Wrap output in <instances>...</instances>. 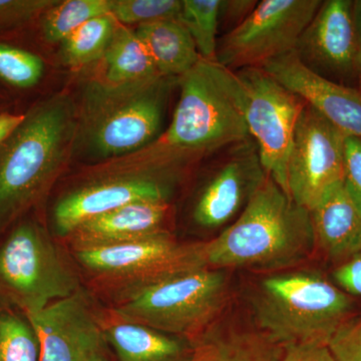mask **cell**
I'll return each instance as SVG.
<instances>
[{
    "instance_id": "obj_17",
    "label": "cell",
    "mask_w": 361,
    "mask_h": 361,
    "mask_svg": "<svg viewBox=\"0 0 361 361\" xmlns=\"http://www.w3.org/2000/svg\"><path fill=\"white\" fill-rule=\"evenodd\" d=\"M168 211V201L135 202L85 221L66 237L73 251L129 243L167 231Z\"/></svg>"
},
{
    "instance_id": "obj_10",
    "label": "cell",
    "mask_w": 361,
    "mask_h": 361,
    "mask_svg": "<svg viewBox=\"0 0 361 361\" xmlns=\"http://www.w3.org/2000/svg\"><path fill=\"white\" fill-rule=\"evenodd\" d=\"M244 96V116L266 174L288 194L287 165L305 102L262 68L235 71Z\"/></svg>"
},
{
    "instance_id": "obj_13",
    "label": "cell",
    "mask_w": 361,
    "mask_h": 361,
    "mask_svg": "<svg viewBox=\"0 0 361 361\" xmlns=\"http://www.w3.org/2000/svg\"><path fill=\"white\" fill-rule=\"evenodd\" d=\"M195 201L192 218L206 229H217L238 218L267 174L252 137L228 147Z\"/></svg>"
},
{
    "instance_id": "obj_36",
    "label": "cell",
    "mask_w": 361,
    "mask_h": 361,
    "mask_svg": "<svg viewBox=\"0 0 361 361\" xmlns=\"http://www.w3.org/2000/svg\"><path fill=\"white\" fill-rule=\"evenodd\" d=\"M356 73H357L358 78H360L361 89V47L360 49V51H358L357 61H356Z\"/></svg>"
},
{
    "instance_id": "obj_31",
    "label": "cell",
    "mask_w": 361,
    "mask_h": 361,
    "mask_svg": "<svg viewBox=\"0 0 361 361\" xmlns=\"http://www.w3.org/2000/svg\"><path fill=\"white\" fill-rule=\"evenodd\" d=\"M343 185L361 211V139L346 137Z\"/></svg>"
},
{
    "instance_id": "obj_30",
    "label": "cell",
    "mask_w": 361,
    "mask_h": 361,
    "mask_svg": "<svg viewBox=\"0 0 361 361\" xmlns=\"http://www.w3.org/2000/svg\"><path fill=\"white\" fill-rule=\"evenodd\" d=\"M56 4L58 0H0V28L28 23Z\"/></svg>"
},
{
    "instance_id": "obj_7",
    "label": "cell",
    "mask_w": 361,
    "mask_h": 361,
    "mask_svg": "<svg viewBox=\"0 0 361 361\" xmlns=\"http://www.w3.org/2000/svg\"><path fill=\"white\" fill-rule=\"evenodd\" d=\"M73 253L85 269L116 292V298L167 278L208 267L205 242L180 243L169 231Z\"/></svg>"
},
{
    "instance_id": "obj_24",
    "label": "cell",
    "mask_w": 361,
    "mask_h": 361,
    "mask_svg": "<svg viewBox=\"0 0 361 361\" xmlns=\"http://www.w3.org/2000/svg\"><path fill=\"white\" fill-rule=\"evenodd\" d=\"M109 13V0L58 1L42 16V30L47 42L61 44L80 26Z\"/></svg>"
},
{
    "instance_id": "obj_32",
    "label": "cell",
    "mask_w": 361,
    "mask_h": 361,
    "mask_svg": "<svg viewBox=\"0 0 361 361\" xmlns=\"http://www.w3.org/2000/svg\"><path fill=\"white\" fill-rule=\"evenodd\" d=\"M332 276L334 283L348 295L361 296V249L341 261Z\"/></svg>"
},
{
    "instance_id": "obj_34",
    "label": "cell",
    "mask_w": 361,
    "mask_h": 361,
    "mask_svg": "<svg viewBox=\"0 0 361 361\" xmlns=\"http://www.w3.org/2000/svg\"><path fill=\"white\" fill-rule=\"evenodd\" d=\"M279 361H334V358L324 344L295 343L283 346Z\"/></svg>"
},
{
    "instance_id": "obj_8",
    "label": "cell",
    "mask_w": 361,
    "mask_h": 361,
    "mask_svg": "<svg viewBox=\"0 0 361 361\" xmlns=\"http://www.w3.org/2000/svg\"><path fill=\"white\" fill-rule=\"evenodd\" d=\"M0 283L25 313L37 312L80 288L77 274L44 228L16 226L0 247Z\"/></svg>"
},
{
    "instance_id": "obj_1",
    "label": "cell",
    "mask_w": 361,
    "mask_h": 361,
    "mask_svg": "<svg viewBox=\"0 0 361 361\" xmlns=\"http://www.w3.org/2000/svg\"><path fill=\"white\" fill-rule=\"evenodd\" d=\"M180 97L167 130L152 142L176 179L197 161L249 139L236 73L201 59L177 80Z\"/></svg>"
},
{
    "instance_id": "obj_6",
    "label": "cell",
    "mask_w": 361,
    "mask_h": 361,
    "mask_svg": "<svg viewBox=\"0 0 361 361\" xmlns=\"http://www.w3.org/2000/svg\"><path fill=\"white\" fill-rule=\"evenodd\" d=\"M228 292L224 271L201 268L118 297L111 313L195 341L225 307Z\"/></svg>"
},
{
    "instance_id": "obj_2",
    "label": "cell",
    "mask_w": 361,
    "mask_h": 361,
    "mask_svg": "<svg viewBox=\"0 0 361 361\" xmlns=\"http://www.w3.org/2000/svg\"><path fill=\"white\" fill-rule=\"evenodd\" d=\"M205 245L207 265L220 270L291 267L316 247L310 211L269 176L238 218Z\"/></svg>"
},
{
    "instance_id": "obj_21",
    "label": "cell",
    "mask_w": 361,
    "mask_h": 361,
    "mask_svg": "<svg viewBox=\"0 0 361 361\" xmlns=\"http://www.w3.org/2000/svg\"><path fill=\"white\" fill-rule=\"evenodd\" d=\"M283 346L260 330H230L199 337L190 361H279Z\"/></svg>"
},
{
    "instance_id": "obj_12",
    "label": "cell",
    "mask_w": 361,
    "mask_h": 361,
    "mask_svg": "<svg viewBox=\"0 0 361 361\" xmlns=\"http://www.w3.org/2000/svg\"><path fill=\"white\" fill-rule=\"evenodd\" d=\"M346 135L306 104L297 122L287 165L292 200L312 211L343 182Z\"/></svg>"
},
{
    "instance_id": "obj_26",
    "label": "cell",
    "mask_w": 361,
    "mask_h": 361,
    "mask_svg": "<svg viewBox=\"0 0 361 361\" xmlns=\"http://www.w3.org/2000/svg\"><path fill=\"white\" fill-rule=\"evenodd\" d=\"M221 0H183L180 23L191 35L201 59L216 61Z\"/></svg>"
},
{
    "instance_id": "obj_25",
    "label": "cell",
    "mask_w": 361,
    "mask_h": 361,
    "mask_svg": "<svg viewBox=\"0 0 361 361\" xmlns=\"http://www.w3.org/2000/svg\"><path fill=\"white\" fill-rule=\"evenodd\" d=\"M0 361H40L39 342L27 316L0 303Z\"/></svg>"
},
{
    "instance_id": "obj_23",
    "label": "cell",
    "mask_w": 361,
    "mask_h": 361,
    "mask_svg": "<svg viewBox=\"0 0 361 361\" xmlns=\"http://www.w3.org/2000/svg\"><path fill=\"white\" fill-rule=\"evenodd\" d=\"M116 26L118 23L111 14L84 23L61 42V61L71 68H78L104 58Z\"/></svg>"
},
{
    "instance_id": "obj_35",
    "label": "cell",
    "mask_w": 361,
    "mask_h": 361,
    "mask_svg": "<svg viewBox=\"0 0 361 361\" xmlns=\"http://www.w3.org/2000/svg\"><path fill=\"white\" fill-rule=\"evenodd\" d=\"M351 13H353V25L356 39H357L360 49L361 47V0H355L353 1V7H351Z\"/></svg>"
},
{
    "instance_id": "obj_20",
    "label": "cell",
    "mask_w": 361,
    "mask_h": 361,
    "mask_svg": "<svg viewBox=\"0 0 361 361\" xmlns=\"http://www.w3.org/2000/svg\"><path fill=\"white\" fill-rule=\"evenodd\" d=\"M135 32L163 77L179 78L201 59L191 35L180 20L147 23L137 26Z\"/></svg>"
},
{
    "instance_id": "obj_27",
    "label": "cell",
    "mask_w": 361,
    "mask_h": 361,
    "mask_svg": "<svg viewBox=\"0 0 361 361\" xmlns=\"http://www.w3.org/2000/svg\"><path fill=\"white\" fill-rule=\"evenodd\" d=\"M109 13L123 25H147L163 20H180V0H109Z\"/></svg>"
},
{
    "instance_id": "obj_15",
    "label": "cell",
    "mask_w": 361,
    "mask_h": 361,
    "mask_svg": "<svg viewBox=\"0 0 361 361\" xmlns=\"http://www.w3.org/2000/svg\"><path fill=\"white\" fill-rule=\"evenodd\" d=\"M346 137L361 139V90L337 84L304 65L296 51L261 66Z\"/></svg>"
},
{
    "instance_id": "obj_3",
    "label": "cell",
    "mask_w": 361,
    "mask_h": 361,
    "mask_svg": "<svg viewBox=\"0 0 361 361\" xmlns=\"http://www.w3.org/2000/svg\"><path fill=\"white\" fill-rule=\"evenodd\" d=\"M77 110L66 96L45 99L0 147V231L39 200L73 148Z\"/></svg>"
},
{
    "instance_id": "obj_5",
    "label": "cell",
    "mask_w": 361,
    "mask_h": 361,
    "mask_svg": "<svg viewBox=\"0 0 361 361\" xmlns=\"http://www.w3.org/2000/svg\"><path fill=\"white\" fill-rule=\"evenodd\" d=\"M252 305L259 330L281 346L327 345L353 310L350 295L313 271L265 277L259 282Z\"/></svg>"
},
{
    "instance_id": "obj_19",
    "label": "cell",
    "mask_w": 361,
    "mask_h": 361,
    "mask_svg": "<svg viewBox=\"0 0 361 361\" xmlns=\"http://www.w3.org/2000/svg\"><path fill=\"white\" fill-rule=\"evenodd\" d=\"M104 336L120 361H190L195 341L146 325L123 322L111 312L101 319Z\"/></svg>"
},
{
    "instance_id": "obj_29",
    "label": "cell",
    "mask_w": 361,
    "mask_h": 361,
    "mask_svg": "<svg viewBox=\"0 0 361 361\" xmlns=\"http://www.w3.org/2000/svg\"><path fill=\"white\" fill-rule=\"evenodd\" d=\"M327 346L334 361H361V316L346 320Z\"/></svg>"
},
{
    "instance_id": "obj_18",
    "label": "cell",
    "mask_w": 361,
    "mask_h": 361,
    "mask_svg": "<svg viewBox=\"0 0 361 361\" xmlns=\"http://www.w3.org/2000/svg\"><path fill=\"white\" fill-rule=\"evenodd\" d=\"M317 246L332 260L343 261L361 249V211L343 182L310 211Z\"/></svg>"
},
{
    "instance_id": "obj_11",
    "label": "cell",
    "mask_w": 361,
    "mask_h": 361,
    "mask_svg": "<svg viewBox=\"0 0 361 361\" xmlns=\"http://www.w3.org/2000/svg\"><path fill=\"white\" fill-rule=\"evenodd\" d=\"M320 0H262L250 16L218 40L216 61L232 71L261 68L295 51L322 6Z\"/></svg>"
},
{
    "instance_id": "obj_16",
    "label": "cell",
    "mask_w": 361,
    "mask_h": 361,
    "mask_svg": "<svg viewBox=\"0 0 361 361\" xmlns=\"http://www.w3.org/2000/svg\"><path fill=\"white\" fill-rule=\"evenodd\" d=\"M350 0H326L304 30L295 49L301 61L320 75L322 71H356L360 45L356 39Z\"/></svg>"
},
{
    "instance_id": "obj_9",
    "label": "cell",
    "mask_w": 361,
    "mask_h": 361,
    "mask_svg": "<svg viewBox=\"0 0 361 361\" xmlns=\"http://www.w3.org/2000/svg\"><path fill=\"white\" fill-rule=\"evenodd\" d=\"M173 184L161 172L147 146L139 152L137 160L116 164L65 195L54 207L56 231L66 237L85 221L128 204L168 201Z\"/></svg>"
},
{
    "instance_id": "obj_14",
    "label": "cell",
    "mask_w": 361,
    "mask_h": 361,
    "mask_svg": "<svg viewBox=\"0 0 361 361\" xmlns=\"http://www.w3.org/2000/svg\"><path fill=\"white\" fill-rule=\"evenodd\" d=\"M25 315L39 339L40 361H110L101 318L82 288Z\"/></svg>"
},
{
    "instance_id": "obj_33",
    "label": "cell",
    "mask_w": 361,
    "mask_h": 361,
    "mask_svg": "<svg viewBox=\"0 0 361 361\" xmlns=\"http://www.w3.org/2000/svg\"><path fill=\"white\" fill-rule=\"evenodd\" d=\"M257 4L255 0H221L219 27L224 25L227 32H231L250 16Z\"/></svg>"
},
{
    "instance_id": "obj_22",
    "label": "cell",
    "mask_w": 361,
    "mask_h": 361,
    "mask_svg": "<svg viewBox=\"0 0 361 361\" xmlns=\"http://www.w3.org/2000/svg\"><path fill=\"white\" fill-rule=\"evenodd\" d=\"M104 59L106 80L111 84L139 82L161 75L146 45L125 26H116Z\"/></svg>"
},
{
    "instance_id": "obj_28",
    "label": "cell",
    "mask_w": 361,
    "mask_h": 361,
    "mask_svg": "<svg viewBox=\"0 0 361 361\" xmlns=\"http://www.w3.org/2000/svg\"><path fill=\"white\" fill-rule=\"evenodd\" d=\"M44 61L37 54L0 44V78L20 89L35 87L42 78Z\"/></svg>"
},
{
    "instance_id": "obj_4",
    "label": "cell",
    "mask_w": 361,
    "mask_h": 361,
    "mask_svg": "<svg viewBox=\"0 0 361 361\" xmlns=\"http://www.w3.org/2000/svg\"><path fill=\"white\" fill-rule=\"evenodd\" d=\"M174 84L177 78L163 75L125 84L89 82L77 111L73 148L104 159L146 148L160 137Z\"/></svg>"
}]
</instances>
